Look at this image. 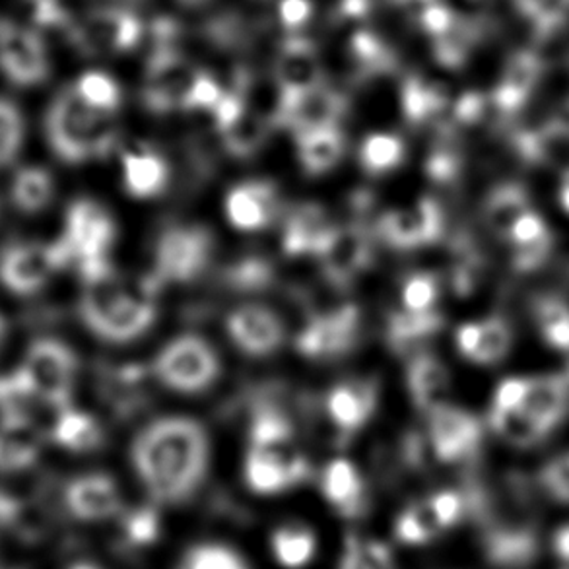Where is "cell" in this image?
Listing matches in <instances>:
<instances>
[{
  "label": "cell",
  "mask_w": 569,
  "mask_h": 569,
  "mask_svg": "<svg viewBox=\"0 0 569 569\" xmlns=\"http://www.w3.org/2000/svg\"><path fill=\"white\" fill-rule=\"evenodd\" d=\"M389 2H391V7L397 8V10H400L407 18L418 23L423 12H426L428 8L433 7L439 0H389Z\"/></svg>",
  "instance_id": "9f6ffc18"
},
{
  "label": "cell",
  "mask_w": 569,
  "mask_h": 569,
  "mask_svg": "<svg viewBox=\"0 0 569 569\" xmlns=\"http://www.w3.org/2000/svg\"><path fill=\"white\" fill-rule=\"evenodd\" d=\"M379 231L391 247L418 249L441 238L443 214L436 200L423 197L412 208L387 212L379 222Z\"/></svg>",
  "instance_id": "9a60e30c"
},
{
  "label": "cell",
  "mask_w": 569,
  "mask_h": 569,
  "mask_svg": "<svg viewBox=\"0 0 569 569\" xmlns=\"http://www.w3.org/2000/svg\"><path fill=\"white\" fill-rule=\"evenodd\" d=\"M47 134L54 152L69 163H84L106 156L116 148L113 116L86 106L77 92L62 96L47 121Z\"/></svg>",
  "instance_id": "3957f363"
},
{
  "label": "cell",
  "mask_w": 569,
  "mask_h": 569,
  "mask_svg": "<svg viewBox=\"0 0 569 569\" xmlns=\"http://www.w3.org/2000/svg\"><path fill=\"white\" fill-rule=\"evenodd\" d=\"M493 405L523 408L548 436L568 412V383L558 376L509 378L496 389Z\"/></svg>",
  "instance_id": "8992f818"
},
{
  "label": "cell",
  "mask_w": 569,
  "mask_h": 569,
  "mask_svg": "<svg viewBox=\"0 0 569 569\" xmlns=\"http://www.w3.org/2000/svg\"><path fill=\"white\" fill-rule=\"evenodd\" d=\"M222 96L223 90L214 78L210 77L204 70H199L191 90L187 93L183 111H212Z\"/></svg>",
  "instance_id": "681fc988"
},
{
  "label": "cell",
  "mask_w": 569,
  "mask_h": 569,
  "mask_svg": "<svg viewBox=\"0 0 569 569\" xmlns=\"http://www.w3.org/2000/svg\"><path fill=\"white\" fill-rule=\"evenodd\" d=\"M513 331L506 319L488 317L477 323H465L457 331L461 355L478 366H496L509 355Z\"/></svg>",
  "instance_id": "ffe728a7"
},
{
  "label": "cell",
  "mask_w": 569,
  "mask_h": 569,
  "mask_svg": "<svg viewBox=\"0 0 569 569\" xmlns=\"http://www.w3.org/2000/svg\"><path fill=\"white\" fill-rule=\"evenodd\" d=\"M132 462L156 501L181 503L207 475V431L191 418H162L137 438Z\"/></svg>",
  "instance_id": "6da1fadb"
},
{
  "label": "cell",
  "mask_w": 569,
  "mask_h": 569,
  "mask_svg": "<svg viewBox=\"0 0 569 569\" xmlns=\"http://www.w3.org/2000/svg\"><path fill=\"white\" fill-rule=\"evenodd\" d=\"M176 569H249V566L233 548L202 542L189 548Z\"/></svg>",
  "instance_id": "ee69618b"
},
{
  "label": "cell",
  "mask_w": 569,
  "mask_h": 569,
  "mask_svg": "<svg viewBox=\"0 0 569 569\" xmlns=\"http://www.w3.org/2000/svg\"><path fill=\"white\" fill-rule=\"evenodd\" d=\"M408 389L415 399L416 407L430 412L446 402L449 391V373L443 362L436 356L420 352L410 360L408 366Z\"/></svg>",
  "instance_id": "83f0119b"
},
{
  "label": "cell",
  "mask_w": 569,
  "mask_h": 569,
  "mask_svg": "<svg viewBox=\"0 0 569 569\" xmlns=\"http://www.w3.org/2000/svg\"><path fill=\"white\" fill-rule=\"evenodd\" d=\"M540 482L555 500L569 503V451L558 455L545 465Z\"/></svg>",
  "instance_id": "f907efd6"
},
{
  "label": "cell",
  "mask_w": 569,
  "mask_h": 569,
  "mask_svg": "<svg viewBox=\"0 0 569 569\" xmlns=\"http://www.w3.org/2000/svg\"><path fill=\"white\" fill-rule=\"evenodd\" d=\"M69 262L61 241L54 246L16 243L0 257V280L10 292L30 296L47 284L57 269Z\"/></svg>",
  "instance_id": "30bf717a"
},
{
  "label": "cell",
  "mask_w": 569,
  "mask_h": 569,
  "mask_svg": "<svg viewBox=\"0 0 569 569\" xmlns=\"http://www.w3.org/2000/svg\"><path fill=\"white\" fill-rule=\"evenodd\" d=\"M469 43V23L465 22V20H459L457 16H455L453 23H451L441 36L431 39L436 61H438L441 67H447V69L461 67L465 57H467Z\"/></svg>",
  "instance_id": "bcb514c9"
},
{
  "label": "cell",
  "mask_w": 569,
  "mask_h": 569,
  "mask_svg": "<svg viewBox=\"0 0 569 569\" xmlns=\"http://www.w3.org/2000/svg\"><path fill=\"white\" fill-rule=\"evenodd\" d=\"M199 70L173 46H160L148 61L142 100L152 113L166 116L183 109Z\"/></svg>",
  "instance_id": "ba28073f"
},
{
  "label": "cell",
  "mask_w": 569,
  "mask_h": 569,
  "mask_svg": "<svg viewBox=\"0 0 569 569\" xmlns=\"http://www.w3.org/2000/svg\"><path fill=\"white\" fill-rule=\"evenodd\" d=\"M226 150L236 158H251L269 139L270 123L249 106H243L230 123L220 129Z\"/></svg>",
  "instance_id": "f546056e"
},
{
  "label": "cell",
  "mask_w": 569,
  "mask_h": 569,
  "mask_svg": "<svg viewBox=\"0 0 569 569\" xmlns=\"http://www.w3.org/2000/svg\"><path fill=\"white\" fill-rule=\"evenodd\" d=\"M53 179L46 170L23 168L12 181V200L23 212H39L53 199Z\"/></svg>",
  "instance_id": "b9f144b4"
},
{
  "label": "cell",
  "mask_w": 569,
  "mask_h": 569,
  "mask_svg": "<svg viewBox=\"0 0 569 569\" xmlns=\"http://www.w3.org/2000/svg\"><path fill=\"white\" fill-rule=\"evenodd\" d=\"M339 569H397L383 542L350 535L340 556Z\"/></svg>",
  "instance_id": "7bdbcfd3"
},
{
  "label": "cell",
  "mask_w": 569,
  "mask_h": 569,
  "mask_svg": "<svg viewBox=\"0 0 569 569\" xmlns=\"http://www.w3.org/2000/svg\"><path fill=\"white\" fill-rule=\"evenodd\" d=\"M270 548L282 568L303 569L316 556V532L300 521L280 525L270 535Z\"/></svg>",
  "instance_id": "1f68e13d"
},
{
  "label": "cell",
  "mask_w": 569,
  "mask_h": 569,
  "mask_svg": "<svg viewBox=\"0 0 569 569\" xmlns=\"http://www.w3.org/2000/svg\"><path fill=\"white\" fill-rule=\"evenodd\" d=\"M321 492L332 508L347 519L362 516L368 506L362 477L347 459H337L327 465L321 477Z\"/></svg>",
  "instance_id": "cb8c5ba5"
},
{
  "label": "cell",
  "mask_w": 569,
  "mask_h": 569,
  "mask_svg": "<svg viewBox=\"0 0 569 569\" xmlns=\"http://www.w3.org/2000/svg\"><path fill=\"white\" fill-rule=\"evenodd\" d=\"M313 14V7L309 0H282L278 7L280 22L286 30L298 31L309 22Z\"/></svg>",
  "instance_id": "f5cc1de1"
},
{
  "label": "cell",
  "mask_w": 569,
  "mask_h": 569,
  "mask_svg": "<svg viewBox=\"0 0 569 569\" xmlns=\"http://www.w3.org/2000/svg\"><path fill=\"white\" fill-rule=\"evenodd\" d=\"M350 57L356 64L358 77H378L383 72H391L397 67V57L391 47L383 43L371 31H358L355 38L350 39Z\"/></svg>",
  "instance_id": "8d00e7d4"
},
{
  "label": "cell",
  "mask_w": 569,
  "mask_h": 569,
  "mask_svg": "<svg viewBox=\"0 0 569 569\" xmlns=\"http://www.w3.org/2000/svg\"><path fill=\"white\" fill-rule=\"evenodd\" d=\"M400 103L408 123L423 124L443 111L446 96L438 84L426 82L422 78L410 77L402 84Z\"/></svg>",
  "instance_id": "d590c367"
},
{
  "label": "cell",
  "mask_w": 569,
  "mask_h": 569,
  "mask_svg": "<svg viewBox=\"0 0 569 569\" xmlns=\"http://www.w3.org/2000/svg\"><path fill=\"white\" fill-rule=\"evenodd\" d=\"M511 249V261L519 272H531L547 261L552 251V230L547 220L532 208L517 222L506 239Z\"/></svg>",
  "instance_id": "603a6c76"
},
{
  "label": "cell",
  "mask_w": 569,
  "mask_h": 569,
  "mask_svg": "<svg viewBox=\"0 0 569 569\" xmlns=\"http://www.w3.org/2000/svg\"><path fill=\"white\" fill-rule=\"evenodd\" d=\"M405 142L397 134L376 132L363 140L360 148V163L370 176H385L397 170L405 160Z\"/></svg>",
  "instance_id": "74e56055"
},
{
  "label": "cell",
  "mask_w": 569,
  "mask_h": 569,
  "mask_svg": "<svg viewBox=\"0 0 569 569\" xmlns=\"http://www.w3.org/2000/svg\"><path fill=\"white\" fill-rule=\"evenodd\" d=\"M23 140V123L20 111L8 103L0 100V168L12 162Z\"/></svg>",
  "instance_id": "7dc6e473"
},
{
  "label": "cell",
  "mask_w": 569,
  "mask_h": 569,
  "mask_svg": "<svg viewBox=\"0 0 569 569\" xmlns=\"http://www.w3.org/2000/svg\"><path fill=\"white\" fill-rule=\"evenodd\" d=\"M228 332L239 350L249 356H269L284 342V323L262 306H243L228 317Z\"/></svg>",
  "instance_id": "ac0fdd59"
},
{
  "label": "cell",
  "mask_w": 569,
  "mask_h": 569,
  "mask_svg": "<svg viewBox=\"0 0 569 569\" xmlns=\"http://www.w3.org/2000/svg\"><path fill=\"white\" fill-rule=\"evenodd\" d=\"M214 241L204 228L181 226L163 231L156 247L154 278L163 282H189L207 269Z\"/></svg>",
  "instance_id": "52a82bcc"
},
{
  "label": "cell",
  "mask_w": 569,
  "mask_h": 569,
  "mask_svg": "<svg viewBox=\"0 0 569 569\" xmlns=\"http://www.w3.org/2000/svg\"><path fill=\"white\" fill-rule=\"evenodd\" d=\"M317 257L321 259L325 278L332 286L347 288L370 267L373 259L371 236L362 223L335 228Z\"/></svg>",
  "instance_id": "4fadbf2b"
},
{
  "label": "cell",
  "mask_w": 569,
  "mask_h": 569,
  "mask_svg": "<svg viewBox=\"0 0 569 569\" xmlns=\"http://www.w3.org/2000/svg\"><path fill=\"white\" fill-rule=\"evenodd\" d=\"M439 298V278L431 272H416L402 288L407 311H431Z\"/></svg>",
  "instance_id": "c3c4849f"
},
{
  "label": "cell",
  "mask_w": 569,
  "mask_h": 569,
  "mask_svg": "<svg viewBox=\"0 0 569 569\" xmlns=\"http://www.w3.org/2000/svg\"><path fill=\"white\" fill-rule=\"evenodd\" d=\"M64 246L78 264L106 261L116 241V223L108 210L93 200H77L67 214Z\"/></svg>",
  "instance_id": "7c38bea8"
},
{
  "label": "cell",
  "mask_w": 569,
  "mask_h": 569,
  "mask_svg": "<svg viewBox=\"0 0 569 569\" xmlns=\"http://www.w3.org/2000/svg\"><path fill=\"white\" fill-rule=\"evenodd\" d=\"M121 506L119 488L106 475L77 478L67 488V508L82 521L109 519L121 511Z\"/></svg>",
  "instance_id": "44dd1931"
},
{
  "label": "cell",
  "mask_w": 569,
  "mask_h": 569,
  "mask_svg": "<svg viewBox=\"0 0 569 569\" xmlns=\"http://www.w3.org/2000/svg\"><path fill=\"white\" fill-rule=\"evenodd\" d=\"M347 111V96L323 82L308 92L278 98L274 123L288 127L298 137L303 132L339 127Z\"/></svg>",
  "instance_id": "8fae6325"
},
{
  "label": "cell",
  "mask_w": 569,
  "mask_h": 569,
  "mask_svg": "<svg viewBox=\"0 0 569 569\" xmlns=\"http://www.w3.org/2000/svg\"><path fill=\"white\" fill-rule=\"evenodd\" d=\"M478 113H480V101L477 98H472V96H465L459 101V106L455 108V117H457V121H462V123L475 121Z\"/></svg>",
  "instance_id": "680465c9"
},
{
  "label": "cell",
  "mask_w": 569,
  "mask_h": 569,
  "mask_svg": "<svg viewBox=\"0 0 569 569\" xmlns=\"http://www.w3.org/2000/svg\"><path fill=\"white\" fill-rule=\"evenodd\" d=\"M156 532H158V519H156L154 511H150V509H140L137 513H132L127 521V537L132 542L147 545L154 539Z\"/></svg>",
  "instance_id": "db71d44e"
},
{
  "label": "cell",
  "mask_w": 569,
  "mask_h": 569,
  "mask_svg": "<svg viewBox=\"0 0 569 569\" xmlns=\"http://www.w3.org/2000/svg\"><path fill=\"white\" fill-rule=\"evenodd\" d=\"M82 317L98 337L109 342L139 339L156 321V290L160 282L152 277L139 282H119L116 274L101 282L86 284Z\"/></svg>",
  "instance_id": "7a4b0ae2"
},
{
  "label": "cell",
  "mask_w": 569,
  "mask_h": 569,
  "mask_svg": "<svg viewBox=\"0 0 569 569\" xmlns=\"http://www.w3.org/2000/svg\"><path fill=\"white\" fill-rule=\"evenodd\" d=\"M535 323L548 347L569 355V303L558 298H542L535 308Z\"/></svg>",
  "instance_id": "ab89813d"
},
{
  "label": "cell",
  "mask_w": 569,
  "mask_h": 569,
  "mask_svg": "<svg viewBox=\"0 0 569 569\" xmlns=\"http://www.w3.org/2000/svg\"><path fill=\"white\" fill-rule=\"evenodd\" d=\"M532 204L527 192L519 186H500L490 192L486 200L485 218L488 228L506 241L511 230L516 228L517 222L523 218L527 212H531Z\"/></svg>",
  "instance_id": "4dcf8cb0"
},
{
  "label": "cell",
  "mask_w": 569,
  "mask_h": 569,
  "mask_svg": "<svg viewBox=\"0 0 569 569\" xmlns=\"http://www.w3.org/2000/svg\"><path fill=\"white\" fill-rule=\"evenodd\" d=\"M378 407V385L368 379H348L327 397V412L340 430H360Z\"/></svg>",
  "instance_id": "7402d4cb"
},
{
  "label": "cell",
  "mask_w": 569,
  "mask_h": 569,
  "mask_svg": "<svg viewBox=\"0 0 569 569\" xmlns=\"http://www.w3.org/2000/svg\"><path fill=\"white\" fill-rule=\"evenodd\" d=\"M77 370V356L69 347L57 340L43 339L31 345L20 376L41 402L62 410L69 405Z\"/></svg>",
  "instance_id": "277c9868"
},
{
  "label": "cell",
  "mask_w": 569,
  "mask_h": 569,
  "mask_svg": "<svg viewBox=\"0 0 569 569\" xmlns=\"http://www.w3.org/2000/svg\"><path fill=\"white\" fill-rule=\"evenodd\" d=\"M443 319L438 311H399L389 319V340L395 348H407L431 337L441 329Z\"/></svg>",
  "instance_id": "f35d334b"
},
{
  "label": "cell",
  "mask_w": 569,
  "mask_h": 569,
  "mask_svg": "<svg viewBox=\"0 0 569 569\" xmlns=\"http://www.w3.org/2000/svg\"><path fill=\"white\" fill-rule=\"evenodd\" d=\"M4 335H7V325H4L2 317H0V345H2V340H4Z\"/></svg>",
  "instance_id": "be15d7a7"
},
{
  "label": "cell",
  "mask_w": 569,
  "mask_h": 569,
  "mask_svg": "<svg viewBox=\"0 0 569 569\" xmlns=\"http://www.w3.org/2000/svg\"><path fill=\"white\" fill-rule=\"evenodd\" d=\"M142 38V23L137 16L124 10H108L92 20V39L96 46L109 51H129Z\"/></svg>",
  "instance_id": "836d02e7"
},
{
  "label": "cell",
  "mask_w": 569,
  "mask_h": 569,
  "mask_svg": "<svg viewBox=\"0 0 569 569\" xmlns=\"http://www.w3.org/2000/svg\"><path fill=\"white\" fill-rule=\"evenodd\" d=\"M555 550L558 558L562 560L563 568L569 569V525L556 532Z\"/></svg>",
  "instance_id": "91938a15"
},
{
  "label": "cell",
  "mask_w": 569,
  "mask_h": 569,
  "mask_svg": "<svg viewBox=\"0 0 569 569\" xmlns=\"http://www.w3.org/2000/svg\"><path fill=\"white\" fill-rule=\"evenodd\" d=\"M360 339V313L355 306L335 309L327 316L309 321L308 327L298 337V350L301 355L317 360L339 358L356 347Z\"/></svg>",
  "instance_id": "5bb4252c"
},
{
  "label": "cell",
  "mask_w": 569,
  "mask_h": 569,
  "mask_svg": "<svg viewBox=\"0 0 569 569\" xmlns=\"http://www.w3.org/2000/svg\"><path fill=\"white\" fill-rule=\"evenodd\" d=\"M274 80L280 98L308 92L311 88L323 84V64L316 43L301 36L286 39L274 59Z\"/></svg>",
  "instance_id": "e0dca14e"
},
{
  "label": "cell",
  "mask_w": 569,
  "mask_h": 569,
  "mask_svg": "<svg viewBox=\"0 0 569 569\" xmlns=\"http://www.w3.org/2000/svg\"><path fill=\"white\" fill-rule=\"evenodd\" d=\"M459 156L455 150L447 147L436 148V152L430 156V160H428V166H426V170H428V176L431 179H436V181H449V179H453L457 176V171H459Z\"/></svg>",
  "instance_id": "816d5d0a"
},
{
  "label": "cell",
  "mask_w": 569,
  "mask_h": 569,
  "mask_svg": "<svg viewBox=\"0 0 569 569\" xmlns=\"http://www.w3.org/2000/svg\"><path fill=\"white\" fill-rule=\"evenodd\" d=\"M20 506L7 493H0V532L7 531L18 521Z\"/></svg>",
  "instance_id": "6f0895ef"
},
{
  "label": "cell",
  "mask_w": 569,
  "mask_h": 569,
  "mask_svg": "<svg viewBox=\"0 0 569 569\" xmlns=\"http://www.w3.org/2000/svg\"><path fill=\"white\" fill-rule=\"evenodd\" d=\"M492 430L516 447H531L547 438L545 430L517 405H492Z\"/></svg>",
  "instance_id": "e575fe53"
},
{
  "label": "cell",
  "mask_w": 569,
  "mask_h": 569,
  "mask_svg": "<svg viewBox=\"0 0 569 569\" xmlns=\"http://www.w3.org/2000/svg\"><path fill=\"white\" fill-rule=\"evenodd\" d=\"M181 4H186V7H199L202 2H207V0H179Z\"/></svg>",
  "instance_id": "6125c7cd"
},
{
  "label": "cell",
  "mask_w": 569,
  "mask_h": 569,
  "mask_svg": "<svg viewBox=\"0 0 569 569\" xmlns=\"http://www.w3.org/2000/svg\"><path fill=\"white\" fill-rule=\"evenodd\" d=\"M41 439L31 420L4 418L0 423V472H16L38 461Z\"/></svg>",
  "instance_id": "4316f807"
},
{
  "label": "cell",
  "mask_w": 569,
  "mask_h": 569,
  "mask_svg": "<svg viewBox=\"0 0 569 569\" xmlns=\"http://www.w3.org/2000/svg\"><path fill=\"white\" fill-rule=\"evenodd\" d=\"M428 415L431 449L439 461H461L477 451L482 428L475 416L447 402L433 408Z\"/></svg>",
  "instance_id": "2e32d148"
},
{
  "label": "cell",
  "mask_w": 569,
  "mask_h": 569,
  "mask_svg": "<svg viewBox=\"0 0 569 569\" xmlns=\"http://www.w3.org/2000/svg\"><path fill=\"white\" fill-rule=\"evenodd\" d=\"M469 501L453 490L431 493L430 498L410 503L395 523V535L402 545L422 547L439 539L461 521Z\"/></svg>",
  "instance_id": "9c48e42d"
},
{
  "label": "cell",
  "mask_w": 569,
  "mask_h": 569,
  "mask_svg": "<svg viewBox=\"0 0 569 569\" xmlns=\"http://www.w3.org/2000/svg\"><path fill=\"white\" fill-rule=\"evenodd\" d=\"M231 284L238 288H261L269 284L270 270L264 262L249 261L230 272Z\"/></svg>",
  "instance_id": "11a10c76"
},
{
  "label": "cell",
  "mask_w": 569,
  "mask_h": 569,
  "mask_svg": "<svg viewBox=\"0 0 569 569\" xmlns=\"http://www.w3.org/2000/svg\"><path fill=\"white\" fill-rule=\"evenodd\" d=\"M53 439L59 446L77 453L93 451L103 443V431L93 416L74 408H62L53 426Z\"/></svg>",
  "instance_id": "d6a6232c"
},
{
  "label": "cell",
  "mask_w": 569,
  "mask_h": 569,
  "mask_svg": "<svg viewBox=\"0 0 569 569\" xmlns=\"http://www.w3.org/2000/svg\"><path fill=\"white\" fill-rule=\"evenodd\" d=\"M558 200H560V207L563 212L569 214V170L563 173L560 179V187H558Z\"/></svg>",
  "instance_id": "94428289"
},
{
  "label": "cell",
  "mask_w": 569,
  "mask_h": 569,
  "mask_svg": "<svg viewBox=\"0 0 569 569\" xmlns=\"http://www.w3.org/2000/svg\"><path fill=\"white\" fill-rule=\"evenodd\" d=\"M123 181L127 191L139 199H150L166 189L170 168L162 156L142 148L123 154Z\"/></svg>",
  "instance_id": "484cf974"
},
{
  "label": "cell",
  "mask_w": 569,
  "mask_h": 569,
  "mask_svg": "<svg viewBox=\"0 0 569 569\" xmlns=\"http://www.w3.org/2000/svg\"><path fill=\"white\" fill-rule=\"evenodd\" d=\"M335 231L329 216L317 204L296 208L284 228V249L288 254H319Z\"/></svg>",
  "instance_id": "d4e9b609"
},
{
  "label": "cell",
  "mask_w": 569,
  "mask_h": 569,
  "mask_svg": "<svg viewBox=\"0 0 569 569\" xmlns=\"http://www.w3.org/2000/svg\"><path fill=\"white\" fill-rule=\"evenodd\" d=\"M246 482L253 492L262 496H274V493L292 490V480L288 478L284 470L272 461V457L251 447L246 459Z\"/></svg>",
  "instance_id": "60d3db41"
},
{
  "label": "cell",
  "mask_w": 569,
  "mask_h": 569,
  "mask_svg": "<svg viewBox=\"0 0 569 569\" xmlns=\"http://www.w3.org/2000/svg\"><path fill=\"white\" fill-rule=\"evenodd\" d=\"M296 140L301 166L309 176H323L337 168L347 152V139L339 127L303 132Z\"/></svg>",
  "instance_id": "f1b7e54d"
},
{
  "label": "cell",
  "mask_w": 569,
  "mask_h": 569,
  "mask_svg": "<svg viewBox=\"0 0 569 569\" xmlns=\"http://www.w3.org/2000/svg\"><path fill=\"white\" fill-rule=\"evenodd\" d=\"M280 200L269 181H249L231 189L226 199V214L241 231L264 230L277 218Z\"/></svg>",
  "instance_id": "d6986e66"
},
{
  "label": "cell",
  "mask_w": 569,
  "mask_h": 569,
  "mask_svg": "<svg viewBox=\"0 0 569 569\" xmlns=\"http://www.w3.org/2000/svg\"><path fill=\"white\" fill-rule=\"evenodd\" d=\"M72 569H98V568H93V566H86V563H82V566H77V568H72Z\"/></svg>",
  "instance_id": "e7e4bbea"
},
{
  "label": "cell",
  "mask_w": 569,
  "mask_h": 569,
  "mask_svg": "<svg viewBox=\"0 0 569 569\" xmlns=\"http://www.w3.org/2000/svg\"><path fill=\"white\" fill-rule=\"evenodd\" d=\"M156 378L179 392H200L220 376L214 348L199 337H181L170 342L154 362Z\"/></svg>",
  "instance_id": "5b68a950"
},
{
  "label": "cell",
  "mask_w": 569,
  "mask_h": 569,
  "mask_svg": "<svg viewBox=\"0 0 569 569\" xmlns=\"http://www.w3.org/2000/svg\"><path fill=\"white\" fill-rule=\"evenodd\" d=\"M77 93L86 106L108 116H116L117 109L121 106V90L116 80L100 72L86 74L78 84Z\"/></svg>",
  "instance_id": "f6af8a7d"
}]
</instances>
